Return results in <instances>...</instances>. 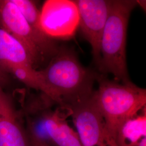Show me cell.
<instances>
[{"mask_svg":"<svg viewBox=\"0 0 146 146\" xmlns=\"http://www.w3.org/2000/svg\"><path fill=\"white\" fill-rule=\"evenodd\" d=\"M40 71L52 91L53 101L63 107L69 109L94 92L98 74L84 67L67 48L59 47L47 67Z\"/></svg>","mask_w":146,"mask_h":146,"instance_id":"7a4b0ae2","label":"cell"},{"mask_svg":"<svg viewBox=\"0 0 146 146\" xmlns=\"http://www.w3.org/2000/svg\"><path fill=\"white\" fill-rule=\"evenodd\" d=\"M42 31L50 38L70 39L79 25V14L74 1L48 0L40 11Z\"/></svg>","mask_w":146,"mask_h":146,"instance_id":"8992f818","label":"cell"},{"mask_svg":"<svg viewBox=\"0 0 146 146\" xmlns=\"http://www.w3.org/2000/svg\"><path fill=\"white\" fill-rule=\"evenodd\" d=\"M79 14V25L84 38L92 47L94 62L98 67L101 60V42L112 1H74Z\"/></svg>","mask_w":146,"mask_h":146,"instance_id":"52a82bcc","label":"cell"},{"mask_svg":"<svg viewBox=\"0 0 146 146\" xmlns=\"http://www.w3.org/2000/svg\"><path fill=\"white\" fill-rule=\"evenodd\" d=\"M134 146H146V137L141 139L136 145Z\"/></svg>","mask_w":146,"mask_h":146,"instance_id":"5bb4252c","label":"cell"},{"mask_svg":"<svg viewBox=\"0 0 146 146\" xmlns=\"http://www.w3.org/2000/svg\"><path fill=\"white\" fill-rule=\"evenodd\" d=\"M99 88L93 98L104 120L107 146H117L116 137L121 125L146 107V90L131 82L119 84L98 75Z\"/></svg>","mask_w":146,"mask_h":146,"instance_id":"6da1fadb","label":"cell"},{"mask_svg":"<svg viewBox=\"0 0 146 146\" xmlns=\"http://www.w3.org/2000/svg\"><path fill=\"white\" fill-rule=\"evenodd\" d=\"M35 63L21 42L0 29V70L19 78L33 68Z\"/></svg>","mask_w":146,"mask_h":146,"instance_id":"30bf717a","label":"cell"},{"mask_svg":"<svg viewBox=\"0 0 146 146\" xmlns=\"http://www.w3.org/2000/svg\"><path fill=\"white\" fill-rule=\"evenodd\" d=\"M27 128L29 135L32 146H48L45 142H44L40 139H39L27 127Z\"/></svg>","mask_w":146,"mask_h":146,"instance_id":"4fadbf2b","label":"cell"},{"mask_svg":"<svg viewBox=\"0 0 146 146\" xmlns=\"http://www.w3.org/2000/svg\"><path fill=\"white\" fill-rule=\"evenodd\" d=\"M146 107L140 113L127 120L121 125L116 137L117 146H134L146 137Z\"/></svg>","mask_w":146,"mask_h":146,"instance_id":"8fae6325","label":"cell"},{"mask_svg":"<svg viewBox=\"0 0 146 146\" xmlns=\"http://www.w3.org/2000/svg\"><path fill=\"white\" fill-rule=\"evenodd\" d=\"M137 5L136 1H112L101 39L100 72L111 74L122 84L131 82L126 60L127 32L131 12Z\"/></svg>","mask_w":146,"mask_h":146,"instance_id":"277c9868","label":"cell"},{"mask_svg":"<svg viewBox=\"0 0 146 146\" xmlns=\"http://www.w3.org/2000/svg\"><path fill=\"white\" fill-rule=\"evenodd\" d=\"M26 127L48 146H83L68 124L71 111L46 95L30 97L22 110Z\"/></svg>","mask_w":146,"mask_h":146,"instance_id":"3957f363","label":"cell"},{"mask_svg":"<svg viewBox=\"0 0 146 146\" xmlns=\"http://www.w3.org/2000/svg\"><path fill=\"white\" fill-rule=\"evenodd\" d=\"M11 1L19 8L31 29L37 36L44 40L52 39L47 36L42 31L40 25V11L38 10L34 1L30 0Z\"/></svg>","mask_w":146,"mask_h":146,"instance_id":"7c38bea8","label":"cell"},{"mask_svg":"<svg viewBox=\"0 0 146 146\" xmlns=\"http://www.w3.org/2000/svg\"><path fill=\"white\" fill-rule=\"evenodd\" d=\"M69 109L82 146H107L104 120L95 102L93 93Z\"/></svg>","mask_w":146,"mask_h":146,"instance_id":"ba28073f","label":"cell"},{"mask_svg":"<svg viewBox=\"0 0 146 146\" xmlns=\"http://www.w3.org/2000/svg\"><path fill=\"white\" fill-rule=\"evenodd\" d=\"M0 146H32L22 111L0 85Z\"/></svg>","mask_w":146,"mask_h":146,"instance_id":"9c48e42d","label":"cell"},{"mask_svg":"<svg viewBox=\"0 0 146 146\" xmlns=\"http://www.w3.org/2000/svg\"><path fill=\"white\" fill-rule=\"evenodd\" d=\"M0 29L21 42L35 65L51 59L58 50L52 39L44 40L37 36L11 0H0Z\"/></svg>","mask_w":146,"mask_h":146,"instance_id":"5b68a950","label":"cell"}]
</instances>
